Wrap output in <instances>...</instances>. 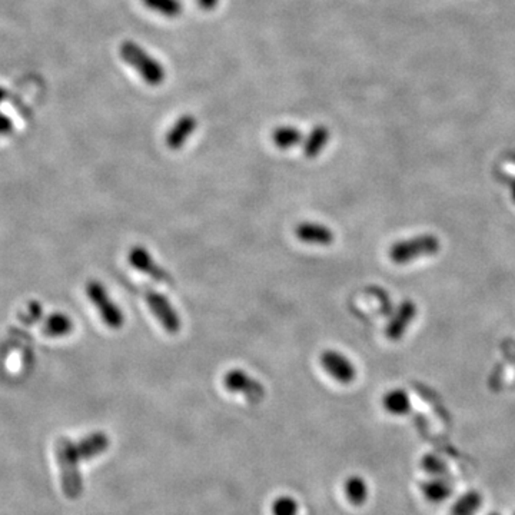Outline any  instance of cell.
<instances>
[{"label": "cell", "mask_w": 515, "mask_h": 515, "mask_svg": "<svg viewBox=\"0 0 515 515\" xmlns=\"http://www.w3.org/2000/svg\"><path fill=\"white\" fill-rule=\"evenodd\" d=\"M56 462L61 470V484L66 498L76 500L83 491V481L79 471V454L75 442L68 438H59L55 442Z\"/></svg>", "instance_id": "obj_1"}, {"label": "cell", "mask_w": 515, "mask_h": 515, "mask_svg": "<svg viewBox=\"0 0 515 515\" xmlns=\"http://www.w3.org/2000/svg\"><path fill=\"white\" fill-rule=\"evenodd\" d=\"M120 58L132 66L149 86H159L166 77V72L162 63L151 56L142 46L133 40L122 42L119 48Z\"/></svg>", "instance_id": "obj_2"}, {"label": "cell", "mask_w": 515, "mask_h": 515, "mask_svg": "<svg viewBox=\"0 0 515 515\" xmlns=\"http://www.w3.org/2000/svg\"><path fill=\"white\" fill-rule=\"evenodd\" d=\"M85 292L92 305L97 308L104 323L112 330H119L125 323V316L116 302L112 301L106 287L97 279H90L86 283Z\"/></svg>", "instance_id": "obj_3"}, {"label": "cell", "mask_w": 515, "mask_h": 515, "mask_svg": "<svg viewBox=\"0 0 515 515\" xmlns=\"http://www.w3.org/2000/svg\"><path fill=\"white\" fill-rule=\"evenodd\" d=\"M441 248L440 240L434 235H419L397 242L390 249V258L397 265H405L423 256L435 255Z\"/></svg>", "instance_id": "obj_4"}, {"label": "cell", "mask_w": 515, "mask_h": 515, "mask_svg": "<svg viewBox=\"0 0 515 515\" xmlns=\"http://www.w3.org/2000/svg\"><path fill=\"white\" fill-rule=\"evenodd\" d=\"M223 385L230 392L242 394L251 404H258L265 398V388L262 384L241 369H232L226 372L223 377Z\"/></svg>", "instance_id": "obj_5"}, {"label": "cell", "mask_w": 515, "mask_h": 515, "mask_svg": "<svg viewBox=\"0 0 515 515\" xmlns=\"http://www.w3.org/2000/svg\"><path fill=\"white\" fill-rule=\"evenodd\" d=\"M145 299L149 309L161 322V325L165 328L166 333L170 335H176L180 331L182 323L178 312L175 311L169 299L163 294L156 291H147Z\"/></svg>", "instance_id": "obj_6"}, {"label": "cell", "mask_w": 515, "mask_h": 515, "mask_svg": "<svg viewBox=\"0 0 515 515\" xmlns=\"http://www.w3.org/2000/svg\"><path fill=\"white\" fill-rule=\"evenodd\" d=\"M128 259H129V263L136 271L145 273L147 276L156 280V283H161V284H172L173 283L172 276L162 266H159L156 263V261L152 258V255L148 252L147 248L139 247V245L133 247L129 251Z\"/></svg>", "instance_id": "obj_7"}, {"label": "cell", "mask_w": 515, "mask_h": 515, "mask_svg": "<svg viewBox=\"0 0 515 515\" xmlns=\"http://www.w3.org/2000/svg\"><path fill=\"white\" fill-rule=\"evenodd\" d=\"M321 364L335 381L341 384H351L355 381L356 369L354 364L341 352L333 349L323 351L321 355Z\"/></svg>", "instance_id": "obj_8"}, {"label": "cell", "mask_w": 515, "mask_h": 515, "mask_svg": "<svg viewBox=\"0 0 515 515\" xmlns=\"http://www.w3.org/2000/svg\"><path fill=\"white\" fill-rule=\"evenodd\" d=\"M295 237L304 244L319 247H330L335 240L334 232L330 228L314 222L299 223L295 228Z\"/></svg>", "instance_id": "obj_9"}, {"label": "cell", "mask_w": 515, "mask_h": 515, "mask_svg": "<svg viewBox=\"0 0 515 515\" xmlns=\"http://www.w3.org/2000/svg\"><path fill=\"white\" fill-rule=\"evenodd\" d=\"M197 126L198 120L192 115L180 116L166 133L165 137L166 147L172 151H179L186 144V140L190 139V136L197 130Z\"/></svg>", "instance_id": "obj_10"}, {"label": "cell", "mask_w": 515, "mask_h": 515, "mask_svg": "<svg viewBox=\"0 0 515 515\" xmlns=\"http://www.w3.org/2000/svg\"><path fill=\"white\" fill-rule=\"evenodd\" d=\"M415 315H416L415 304L411 301L402 302V305L399 306V309L397 311L394 318L387 325V330H385L387 338L391 341H397V340L402 338V335L405 334V330L412 322Z\"/></svg>", "instance_id": "obj_11"}, {"label": "cell", "mask_w": 515, "mask_h": 515, "mask_svg": "<svg viewBox=\"0 0 515 515\" xmlns=\"http://www.w3.org/2000/svg\"><path fill=\"white\" fill-rule=\"evenodd\" d=\"M75 447L80 461H89L108 451L109 438L105 433H92L79 442H75Z\"/></svg>", "instance_id": "obj_12"}, {"label": "cell", "mask_w": 515, "mask_h": 515, "mask_svg": "<svg viewBox=\"0 0 515 515\" xmlns=\"http://www.w3.org/2000/svg\"><path fill=\"white\" fill-rule=\"evenodd\" d=\"M421 494L423 497L433 504H441L451 498L454 488L449 481H447L444 477H430L421 484Z\"/></svg>", "instance_id": "obj_13"}, {"label": "cell", "mask_w": 515, "mask_h": 515, "mask_svg": "<svg viewBox=\"0 0 515 515\" xmlns=\"http://www.w3.org/2000/svg\"><path fill=\"white\" fill-rule=\"evenodd\" d=\"M73 328L75 323L69 315L65 312H55L43 321L42 333L49 338H63L72 334Z\"/></svg>", "instance_id": "obj_14"}, {"label": "cell", "mask_w": 515, "mask_h": 515, "mask_svg": "<svg viewBox=\"0 0 515 515\" xmlns=\"http://www.w3.org/2000/svg\"><path fill=\"white\" fill-rule=\"evenodd\" d=\"M330 129L325 125H316L304 139V155L309 159L321 155L328 144V140H330Z\"/></svg>", "instance_id": "obj_15"}, {"label": "cell", "mask_w": 515, "mask_h": 515, "mask_svg": "<svg viewBox=\"0 0 515 515\" xmlns=\"http://www.w3.org/2000/svg\"><path fill=\"white\" fill-rule=\"evenodd\" d=\"M483 494L470 490L459 495L451 507V515H476L483 507Z\"/></svg>", "instance_id": "obj_16"}, {"label": "cell", "mask_w": 515, "mask_h": 515, "mask_svg": "<svg viewBox=\"0 0 515 515\" xmlns=\"http://www.w3.org/2000/svg\"><path fill=\"white\" fill-rule=\"evenodd\" d=\"M271 139L276 148L287 151L304 142V133L292 126H279L272 132Z\"/></svg>", "instance_id": "obj_17"}, {"label": "cell", "mask_w": 515, "mask_h": 515, "mask_svg": "<svg viewBox=\"0 0 515 515\" xmlns=\"http://www.w3.org/2000/svg\"><path fill=\"white\" fill-rule=\"evenodd\" d=\"M383 405L388 414L395 416L407 415L411 411V399L404 390H392L387 392L383 398Z\"/></svg>", "instance_id": "obj_18"}, {"label": "cell", "mask_w": 515, "mask_h": 515, "mask_svg": "<svg viewBox=\"0 0 515 515\" xmlns=\"http://www.w3.org/2000/svg\"><path fill=\"white\" fill-rule=\"evenodd\" d=\"M345 495L352 505L355 507L364 505L369 495L368 483L359 476L349 477L345 483Z\"/></svg>", "instance_id": "obj_19"}, {"label": "cell", "mask_w": 515, "mask_h": 515, "mask_svg": "<svg viewBox=\"0 0 515 515\" xmlns=\"http://www.w3.org/2000/svg\"><path fill=\"white\" fill-rule=\"evenodd\" d=\"M144 5L166 18H178L182 15V4L179 0H142Z\"/></svg>", "instance_id": "obj_20"}, {"label": "cell", "mask_w": 515, "mask_h": 515, "mask_svg": "<svg viewBox=\"0 0 515 515\" xmlns=\"http://www.w3.org/2000/svg\"><path fill=\"white\" fill-rule=\"evenodd\" d=\"M421 470L427 473L430 477H444L448 473L447 462L435 455V454H426L419 461Z\"/></svg>", "instance_id": "obj_21"}, {"label": "cell", "mask_w": 515, "mask_h": 515, "mask_svg": "<svg viewBox=\"0 0 515 515\" xmlns=\"http://www.w3.org/2000/svg\"><path fill=\"white\" fill-rule=\"evenodd\" d=\"M298 509V502L288 495L279 497L272 502V515H297Z\"/></svg>", "instance_id": "obj_22"}, {"label": "cell", "mask_w": 515, "mask_h": 515, "mask_svg": "<svg viewBox=\"0 0 515 515\" xmlns=\"http://www.w3.org/2000/svg\"><path fill=\"white\" fill-rule=\"evenodd\" d=\"M42 318V306L39 302L32 301L27 305V319L29 322H37Z\"/></svg>", "instance_id": "obj_23"}, {"label": "cell", "mask_w": 515, "mask_h": 515, "mask_svg": "<svg viewBox=\"0 0 515 515\" xmlns=\"http://www.w3.org/2000/svg\"><path fill=\"white\" fill-rule=\"evenodd\" d=\"M13 130V122L5 113H0V136H6Z\"/></svg>", "instance_id": "obj_24"}, {"label": "cell", "mask_w": 515, "mask_h": 515, "mask_svg": "<svg viewBox=\"0 0 515 515\" xmlns=\"http://www.w3.org/2000/svg\"><path fill=\"white\" fill-rule=\"evenodd\" d=\"M219 0H198V5L204 11H212L218 6Z\"/></svg>", "instance_id": "obj_25"}, {"label": "cell", "mask_w": 515, "mask_h": 515, "mask_svg": "<svg viewBox=\"0 0 515 515\" xmlns=\"http://www.w3.org/2000/svg\"><path fill=\"white\" fill-rule=\"evenodd\" d=\"M6 98H8V90L4 86H0V105L6 101Z\"/></svg>", "instance_id": "obj_26"}, {"label": "cell", "mask_w": 515, "mask_h": 515, "mask_svg": "<svg viewBox=\"0 0 515 515\" xmlns=\"http://www.w3.org/2000/svg\"><path fill=\"white\" fill-rule=\"evenodd\" d=\"M512 198H514V201H515V182H514V185H512Z\"/></svg>", "instance_id": "obj_27"}, {"label": "cell", "mask_w": 515, "mask_h": 515, "mask_svg": "<svg viewBox=\"0 0 515 515\" xmlns=\"http://www.w3.org/2000/svg\"><path fill=\"white\" fill-rule=\"evenodd\" d=\"M488 515H501L500 512H491V514H488Z\"/></svg>", "instance_id": "obj_28"}, {"label": "cell", "mask_w": 515, "mask_h": 515, "mask_svg": "<svg viewBox=\"0 0 515 515\" xmlns=\"http://www.w3.org/2000/svg\"><path fill=\"white\" fill-rule=\"evenodd\" d=\"M514 515H515V512H514Z\"/></svg>", "instance_id": "obj_29"}]
</instances>
